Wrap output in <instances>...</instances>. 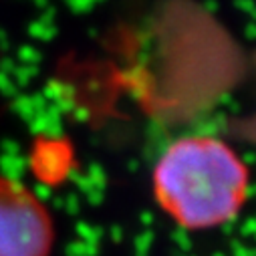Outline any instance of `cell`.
Wrapping results in <instances>:
<instances>
[{"label": "cell", "mask_w": 256, "mask_h": 256, "mask_svg": "<svg viewBox=\"0 0 256 256\" xmlns=\"http://www.w3.org/2000/svg\"><path fill=\"white\" fill-rule=\"evenodd\" d=\"M52 244L44 204L16 180L0 176V256H50Z\"/></svg>", "instance_id": "obj_2"}, {"label": "cell", "mask_w": 256, "mask_h": 256, "mask_svg": "<svg viewBox=\"0 0 256 256\" xmlns=\"http://www.w3.org/2000/svg\"><path fill=\"white\" fill-rule=\"evenodd\" d=\"M154 196L186 230H212L232 222L250 192V172L220 138L190 134L172 140L158 156Z\"/></svg>", "instance_id": "obj_1"}]
</instances>
